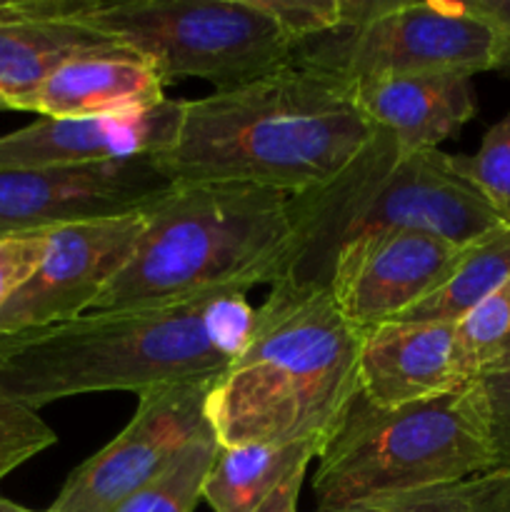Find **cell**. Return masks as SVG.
<instances>
[{
  "label": "cell",
  "instance_id": "6da1fadb",
  "mask_svg": "<svg viewBox=\"0 0 510 512\" xmlns=\"http://www.w3.org/2000/svg\"><path fill=\"white\" fill-rule=\"evenodd\" d=\"M253 315L245 290L225 288L0 335V398L40 410L73 395H140L160 385L220 378L243 350Z\"/></svg>",
  "mask_w": 510,
  "mask_h": 512
},
{
  "label": "cell",
  "instance_id": "7a4b0ae2",
  "mask_svg": "<svg viewBox=\"0 0 510 512\" xmlns=\"http://www.w3.org/2000/svg\"><path fill=\"white\" fill-rule=\"evenodd\" d=\"M373 133L348 80L290 63L185 100L178 135L155 160L173 185L240 183L303 195L343 173Z\"/></svg>",
  "mask_w": 510,
  "mask_h": 512
},
{
  "label": "cell",
  "instance_id": "3957f363",
  "mask_svg": "<svg viewBox=\"0 0 510 512\" xmlns=\"http://www.w3.org/2000/svg\"><path fill=\"white\" fill-rule=\"evenodd\" d=\"M360 340L328 288L270 285L243 350L208 395L220 448L300 443L320 455L360 395Z\"/></svg>",
  "mask_w": 510,
  "mask_h": 512
},
{
  "label": "cell",
  "instance_id": "277c9868",
  "mask_svg": "<svg viewBox=\"0 0 510 512\" xmlns=\"http://www.w3.org/2000/svg\"><path fill=\"white\" fill-rule=\"evenodd\" d=\"M290 198L258 185H175L145 210V230L133 255L105 285L90 313L275 285L293 250Z\"/></svg>",
  "mask_w": 510,
  "mask_h": 512
},
{
  "label": "cell",
  "instance_id": "5b68a950",
  "mask_svg": "<svg viewBox=\"0 0 510 512\" xmlns=\"http://www.w3.org/2000/svg\"><path fill=\"white\" fill-rule=\"evenodd\" d=\"M290 210L293 250L278 283L300 288H328L338 250L360 235L418 230L460 248L503 223L458 173L453 155L440 148L400 153L380 128L343 173L293 195Z\"/></svg>",
  "mask_w": 510,
  "mask_h": 512
},
{
  "label": "cell",
  "instance_id": "8992f818",
  "mask_svg": "<svg viewBox=\"0 0 510 512\" xmlns=\"http://www.w3.org/2000/svg\"><path fill=\"white\" fill-rule=\"evenodd\" d=\"M488 413L478 383L425 403L383 410L358 395L318 455V510L463 483L493 473Z\"/></svg>",
  "mask_w": 510,
  "mask_h": 512
},
{
  "label": "cell",
  "instance_id": "52a82bcc",
  "mask_svg": "<svg viewBox=\"0 0 510 512\" xmlns=\"http://www.w3.org/2000/svg\"><path fill=\"white\" fill-rule=\"evenodd\" d=\"M83 23L155 65L165 85L235 88L293 63L295 43L263 0H88Z\"/></svg>",
  "mask_w": 510,
  "mask_h": 512
},
{
  "label": "cell",
  "instance_id": "ba28073f",
  "mask_svg": "<svg viewBox=\"0 0 510 512\" xmlns=\"http://www.w3.org/2000/svg\"><path fill=\"white\" fill-rule=\"evenodd\" d=\"M293 63L353 85L395 75L473 78L503 68V55L495 30L468 0H370L358 23L298 45Z\"/></svg>",
  "mask_w": 510,
  "mask_h": 512
},
{
  "label": "cell",
  "instance_id": "9c48e42d",
  "mask_svg": "<svg viewBox=\"0 0 510 512\" xmlns=\"http://www.w3.org/2000/svg\"><path fill=\"white\" fill-rule=\"evenodd\" d=\"M213 380L160 385L138 395L130 423L65 480L45 512H115L158 478L175 455L208 428Z\"/></svg>",
  "mask_w": 510,
  "mask_h": 512
},
{
  "label": "cell",
  "instance_id": "30bf717a",
  "mask_svg": "<svg viewBox=\"0 0 510 512\" xmlns=\"http://www.w3.org/2000/svg\"><path fill=\"white\" fill-rule=\"evenodd\" d=\"M173 188L155 155L0 170V235L140 213Z\"/></svg>",
  "mask_w": 510,
  "mask_h": 512
},
{
  "label": "cell",
  "instance_id": "8fae6325",
  "mask_svg": "<svg viewBox=\"0 0 510 512\" xmlns=\"http://www.w3.org/2000/svg\"><path fill=\"white\" fill-rule=\"evenodd\" d=\"M145 210L50 230L38 270L0 305V335L53 328L80 318L133 255Z\"/></svg>",
  "mask_w": 510,
  "mask_h": 512
},
{
  "label": "cell",
  "instance_id": "7c38bea8",
  "mask_svg": "<svg viewBox=\"0 0 510 512\" xmlns=\"http://www.w3.org/2000/svg\"><path fill=\"white\" fill-rule=\"evenodd\" d=\"M458 245L418 230L360 235L338 250L328 293L360 330L393 323L448 273Z\"/></svg>",
  "mask_w": 510,
  "mask_h": 512
},
{
  "label": "cell",
  "instance_id": "4fadbf2b",
  "mask_svg": "<svg viewBox=\"0 0 510 512\" xmlns=\"http://www.w3.org/2000/svg\"><path fill=\"white\" fill-rule=\"evenodd\" d=\"M185 100L98 118H40L0 135V170L58 168L158 155L173 145Z\"/></svg>",
  "mask_w": 510,
  "mask_h": 512
},
{
  "label": "cell",
  "instance_id": "5bb4252c",
  "mask_svg": "<svg viewBox=\"0 0 510 512\" xmlns=\"http://www.w3.org/2000/svg\"><path fill=\"white\" fill-rule=\"evenodd\" d=\"M360 395L383 410L425 403L470 385L455 353V325L393 323L363 330L358 358Z\"/></svg>",
  "mask_w": 510,
  "mask_h": 512
},
{
  "label": "cell",
  "instance_id": "9a60e30c",
  "mask_svg": "<svg viewBox=\"0 0 510 512\" xmlns=\"http://www.w3.org/2000/svg\"><path fill=\"white\" fill-rule=\"evenodd\" d=\"M88 0H0V110H25L70 55L113 43L83 23Z\"/></svg>",
  "mask_w": 510,
  "mask_h": 512
},
{
  "label": "cell",
  "instance_id": "2e32d148",
  "mask_svg": "<svg viewBox=\"0 0 510 512\" xmlns=\"http://www.w3.org/2000/svg\"><path fill=\"white\" fill-rule=\"evenodd\" d=\"M165 83L155 65L120 43L80 50L60 63L28 100L40 118H98L163 103Z\"/></svg>",
  "mask_w": 510,
  "mask_h": 512
},
{
  "label": "cell",
  "instance_id": "e0dca14e",
  "mask_svg": "<svg viewBox=\"0 0 510 512\" xmlns=\"http://www.w3.org/2000/svg\"><path fill=\"white\" fill-rule=\"evenodd\" d=\"M473 78L465 75H395L353 83L355 103L400 153L438 150L475 115Z\"/></svg>",
  "mask_w": 510,
  "mask_h": 512
},
{
  "label": "cell",
  "instance_id": "ac0fdd59",
  "mask_svg": "<svg viewBox=\"0 0 510 512\" xmlns=\"http://www.w3.org/2000/svg\"><path fill=\"white\" fill-rule=\"evenodd\" d=\"M508 278L510 223H500L468 245H460L443 280L398 320L458 325Z\"/></svg>",
  "mask_w": 510,
  "mask_h": 512
},
{
  "label": "cell",
  "instance_id": "d6986e66",
  "mask_svg": "<svg viewBox=\"0 0 510 512\" xmlns=\"http://www.w3.org/2000/svg\"><path fill=\"white\" fill-rule=\"evenodd\" d=\"M313 445H233L218 448L205 478L203 500L213 512H250L258 508L290 473L315 458Z\"/></svg>",
  "mask_w": 510,
  "mask_h": 512
},
{
  "label": "cell",
  "instance_id": "ffe728a7",
  "mask_svg": "<svg viewBox=\"0 0 510 512\" xmlns=\"http://www.w3.org/2000/svg\"><path fill=\"white\" fill-rule=\"evenodd\" d=\"M218 448V438L208 425L175 455L158 478L130 495L115 512H193L203 500L205 478Z\"/></svg>",
  "mask_w": 510,
  "mask_h": 512
},
{
  "label": "cell",
  "instance_id": "44dd1931",
  "mask_svg": "<svg viewBox=\"0 0 510 512\" xmlns=\"http://www.w3.org/2000/svg\"><path fill=\"white\" fill-rule=\"evenodd\" d=\"M455 353L468 383L510 368V278L455 325Z\"/></svg>",
  "mask_w": 510,
  "mask_h": 512
},
{
  "label": "cell",
  "instance_id": "7402d4cb",
  "mask_svg": "<svg viewBox=\"0 0 510 512\" xmlns=\"http://www.w3.org/2000/svg\"><path fill=\"white\" fill-rule=\"evenodd\" d=\"M453 165L478 188L498 218L510 223V113L488 128L473 155H453Z\"/></svg>",
  "mask_w": 510,
  "mask_h": 512
},
{
  "label": "cell",
  "instance_id": "603a6c76",
  "mask_svg": "<svg viewBox=\"0 0 510 512\" xmlns=\"http://www.w3.org/2000/svg\"><path fill=\"white\" fill-rule=\"evenodd\" d=\"M55 443L58 435L40 420L38 410L0 398V480Z\"/></svg>",
  "mask_w": 510,
  "mask_h": 512
},
{
  "label": "cell",
  "instance_id": "cb8c5ba5",
  "mask_svg": "<svg viewBox=\"0 0 510 512\" xmlns=\"http://www.w3.org/2000/svg\"><path fill=\"white\" fill-rule=\"evenodd\" d=\"M475 495V478L438 488L413 490V493L385 495V498L363 500V503L345 505L338 510L315 512H470Z\"/></svg>",
  "mask_w": 510,
  "mask_h": 512
},
{
  "label": "cell",
  "instance_id": "d4e9b609",
  "mask_svg": "<svg viewBox=\"0 0 510 512\" xmlns=\"http://www.w3.org/2000/svg\"><path fill=\"white\" fill-rule=\"evenodd\" d=\"M50 243V230L0 235V305L28 283Z\"/></svg>",
  "mask_w": 510,
  "mask_h": 512
},
{
  "label": "cell",
  "instance_id": "484cf974",
  "mask_svg": "<svg viewBox=\"0 0 510 512\" xmlns=\"http://www.w3.org/2000/svg\"><path fill=\"white\" fill-rule=\"evenodd\" d=\"M475 383L483 390L485 413H488L490 445H493V470H510V368L488 373Z\"/></svg>",
  "mask_w": 510,
  "mask_h": 512
},
{
  "label": "cell",
  "instance_id": "4316f807",
  "mask_svg": "<svg viewBox=\"0 0 510 512\" xmlns=\"http://www.w3.org/2000/svg\"><path fill=\"white\" fill-rule=\"evenodd\" d=\"M470 512H510V470L485 473L475 478V495Z\"/></svg>",
  "mask_w": 510,
  "mask_h": 512
},
{
  "label": "cell",
  "instance_id": "83f0119b",
  "mask_svg": "<svg viewBox=\"0 0 510 512\" xmlns=\"http://www.w3.org/2000/svg\"><path fill=\"white\" fill-rule=\"evenodd\" d=\"M468 3L495 30L500 40L503 68H510V0H468Z\"/></svg>",
  "mask_w": 510,
  "mask_h": 512
},
{
  "label": "cell",
  "instance_id": "f1b7e54d",
  "mask_svg": "<svg viewBox=\"0 0 510 512\" xmlns=\"http://www.w3.org/2000/svg\"><path fill=\"white\" fill-rule=\"evenodd\" d=\"M305 473H308V465L298 468L295 473H290L263 503L250 512H298V495L303 488Z\"/></svg>",
  "mask_w": 510,
  "mask_h": 512
},
{
  "label": "cell",
  "instance_id": "f546056e",
  "mask_svg": "<svg viewBox=\"0 0 510 512\" xmlns=\"http://www.w3.org/2000/svg\"><path fill=\"white\" fill-rule=\"evenodd\" d=\"M0 512H38V510L23 508V505L13 503V500H8V498H0ZM43 512H45V510H43Z\"/></svg>",
  "mask_w": 510,
  "mask_h": 512
}]
</instances>
